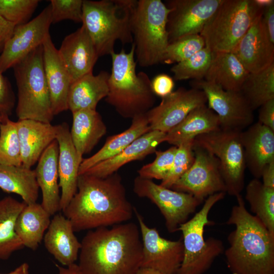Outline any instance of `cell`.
I'll return each instance as SVG.
<instances>
[{"mask_svg": "<svg viewBox=\"0 0 274 274\" xmlns=\"http://www.w3.org/2000/svg\"><path fill=\"white\" fill-rule=\"evenodd\" d=\"M120 175L105 178L83 174L77 191L62 212L74 232L112 226L128 222L134 214Z\"/></svg>", "mask_w": 274, "mask_h": 274, "instance_id": "cell-1", "label": "cell"}, {"mask_svg": "<svg viewBox=\"0 0 274 274\" xmlns=\"http://www.w3.org/2000/svg\"><path fill=\"white\" fill-rule=\"evenodd\" d=\"M81 244V274H135L141 266L142 241L133 222L88 230Z\"/></svg>", "mask_w": 274, "mask_h": 274, "instance_id": "cell-2", "label": "cell"}, {"mask_svg": "<svg viewBox=\"0 0 274 274\" xmlns=\"http://www.w3.org/2000/svg\"><path fill=\"white\" fill-rule=\"evenodd\" d=\"M226 222L233 225L225 251L232 274H274V236L261 221L246 209L239 194Z\"/></svg>", "mask_w": 274, "mask_h": 274, "instance_id": "cell-3", "label": "cell"}, {"mask_svg": "<svg viewBox=\"0 0 274 274\" xmlns=\"http://www.w3.org/2000/svg\"><path fill=\"white\" fill-rule=\"evenodd\" d=\"M112 68L106 102L125 118L146 113L153 108L155 96L151 81L144 72H136L134 45L129 52L122 49L111 55Z\"/></svg>", "mask_w": 274, "mask_h": 274, "instance_id": "cell-4", "label": "cell"}, {"mask_svg": "<svg viewBox=\"0 0 274 274\" xmlns=\"http://www.w3.org/2000/svg\"><path fill=\"white\" fill-rule=\"evenodd\" d=\"M136 0H83L82 23L99 57L115 52L117 41L132 44L131 22Z\"/></svg>", "mask_w": 274, "mask_h": 274, "instance_id": "cell-5", "label": "cell"}, {"mask_svg": "<svg viewBox=\"0 0 274 274\" xmlns=\"http://www.w3.org/2000/svg\"><path fill=\"white\" fill-rule=\"evenodd\" d=\"M169 9L161 0H138L131 22L136 62L142 67L161 63L169 44L166 29Z\"/></svg>", "mask_w": 274, "mask_h": 274, "instance_id": "cell-6", "label": "cell"}, {"mask_svg": "<svg viewBox=\"0 0 274 274\" xmlns=\"http://www.w3.org/2000/svg\"><path fill=\"white\" fill-rule=\"evenodd\" d=\"M13 68L18 91L16 113L18 120L51 123L54 115L44 71L42 45Z\"/></svg>", "mask_w": 274, "mask_h": 274, "instance_id": "cell-7", "label": "cell"}, {"mask_svg": "<svg viewBox=\"0 0 274 274\" xmlns=\"http://www.w3.org/2000/svg\"><path fill=\"white\" fill-rule=\"evenodd\" d=\"M263 10L255 0H223L200 33L206 47L231 52Z\"/></svg>", "mask_w": 274, "mask_h": 274, "instance_id": "cell-8", "label": "cell"}, {"mask_svg": "<svg viewBox=\"0 0 274 274\" xmlns=\"http://www.w3.org/2000/svg\"><path fill=\"white\" fill-rule=\"evenodd\" d=\"M226 193L219 192L208 197L201 209L190 220L181 224L184 247L183 261L177 274H203L215 259L224 251L223 242L211 237L204 238L206 226L214 224L208 219L213 206L223 199Z\"/></svg>", "mask_w": 274, "mask_h": 274, "instance_id": "cell-9", "label": "cell"}, {"mask_svg": "<svg viewBox=\"0 0 274 274\" xmlns=\"http://www.w3.org/2000/svg\"><path fill=\"white\" fill-rule=\"evenodd\" d=\"M241 131L219 128L196 137L194 143L212 153L218 160L226 193L236 197L245 186L246 164Z\"/></svg>", "mask_w": 274, "mask_h": 274, "instance_id": "cell-10", "label": "cell"}, {"mask_svg": "<svg viewBox=\"0 0 274 274\" xmlns=\"http://www.w3.org/2000/svg\"><path fill=\"white\" fill-rule=\"evenodd\" d=\"M133 190L139 197L147 198L156 204L170 233L178 231L179 226L202 203L190 194L172 190L139 176L134 180Z\"/></svg>", "mask_w": 274, "mask_h": 274, "instance_id": "cell-11", "label": "cell"}, {"mask_svg": "<svg viewBox=\"0 0 274 274\" xmlns=\"http://www.w3.org/2000/svg\"><path fill=\"white\" fill-rule=\"evenodd\" d=\"M193 150V164L170 189L190 194L201 202L214 194L226 193L218 159L194 141Z\"/></svg>", "mask_w": 274, "mask_h": 274, "instance_id": "cell-12", "label": "cell"}, {"mask_svg": "<svg viewBox=\"0 0 274 274\" xmlns=\"http://www.w3.org/2000/svg\"><path fill=\"white\" fill-rule=\"evenodd\" d=\"M190 83L204 92L207 106L218 116L221 128L242 131L253 123L254 111L239 91L225 90L204 79Z\"/></svg>", "mask_w": 274, "mask_h": 274, "instance_id": "cell-13", "label": "cell"}, {"mask_svg": "<svg viewBox=\"0 0 274 274\" xmlns=\"http://www.w3.org/2000/svg\"><path fill=\"white\" fill-rule=\"evenodd\" d=\"M133 212L139 223L143 244L142 267L162 274H177L184 256L182 239L170 241L160 236L155 228L149 227L135 208Z\"/></svg>", "mask_w": 274, "mask_h": 274, "instance_id": "cell-14", "label": "cell"}, {"mask_svg": "<svg viewBox=\"0 0 274 274\" xmlns=\"http://www.w3.org/2000/svg\"><path fill=\"white\" fill-rule=\"evenodd\" d=\"M52 24L51 7H46L37 17L15 26L0 53V71L6 72L42 45L50 35Z\"/></svg>", "mask_w": 274, "mask_h": 274, "instance_id": "cell-15", "label": "cell"}, {"mask_svg": "<svg viewBox=\"0 0 274 274\" xmlns=\"http://www.w3.org/2000/svg\"><path fill=\"white\" fill-rule=\"evenodd\" d=\"M223 0H167L169 9L166 29L169 43L182 38L200 35Z\"/></svg>", "mask_w": 274, "mask_h": 274, "instance_id": "cell-16", "label": "cell"}, {"mask_svg": "<svg viewBox=\"0 0 274 274\" xmlns=\"http://www.w3.org/2000/svg\"><path fill=\"white\" fill-rule=\"evenodd\" d=\"M204 92L180 87L146 113L150 130L167 133L180 123L194 109L207 105Z\"/></svg>", "mask_w": 274, "mask_h": 274, "instance_id": "cell-17", "label": "cell"}, {"mask_svg": "<svg viewBox=\"0 0 274 274\" xmlns=\"http://www.w3.org/2000/svg\"><path fill=\"white\" fill-rule=\"evenodd\" d=\"M56 126L59 186L61 191L60 210L63 212L77 192L79 169L83 157L79 155L74 146L67 124Z\"/></svg>", "mask_w": 274, "mask_h": 274, "instance_id": "cell-18", "label": "cell"}, {"mask_svg": "<svg viewBox=\"0 0 274 274\" xmlns=\"http://www.w3.org/2000/svg\"><path fill=\"white\" fill-rule=\"evenodd\" d=\"M58 50L73 83L93 72L99 57L90 36L82 25L64 38Z\"/></svg>", "mask_w": 274, "mask_h": 274, "instance_id": "cell-19", "label": "cell"}, {"mask_svg": "<svg viewBox=\"0 0 274 274\" xmlns=\"http://www.w3.org/2000/svg\"><path fill=\"white\" fill-rule=\"evenodd\" d=\"M261 16L231 51L249 73L259 72L274 63V44L262 26Z\"/></svg>", "mask_w": 274, "mask_h": 274, "instance_id": "cell-20", "label": "cell"}, {"mask_svg": "<svg viewBox=\"0 0 274 274\" xmlns=\"http://www.w3.org/2000/svg\"><path fill=\"white\" fill-rule=\"evenodd\" d=\"M42 47L45 77L55 116L68 110V96L73 81L50 35L46 38Z\"/></svg>", "mask_w": 274, "mask_h": 274, "instance_id": "cell-21", "label": "cell"}, {"mask_svg": "<svg viewBox=\"0 0 274 274\" xmlns=\"http://www.w3.org/2000/svg\"><path fill=\"white\" fill-rule=\"evenodd\" d=\"M247 128L240 133L246 167L259 179L264 167L274 161V131L258 122Z\"/></svg>", "mask_w": 274, "mask_h": 274, "instance_id": "cell-22", "label": "cell"}, {"mask_svg": "<svg viewBox=\"0 0 274 274\" xmlns=\"http://www.w3.org/2000/svg\"><path fill=\"white\" fill-rule=\"evenodd\" d=\"M165 136L166 133L150 130L136 139L116 155L96 164L84 174L99 178L107 177L117 172L126 163L142 160L155 152L157 146L165 142Z\"/></svg>", "mask_w": 274, "mask_h": 274, "instance_id": "cell-23", "label": "cell"}, {"mask_svg": "<svg viewBox=\"0 0 274 274\" xmlns=\"http://www.w3.org/2000/svg\"><path fill=\"white\" fill-rule=\"evenodd\" d=\"M70 221L63 215H54L43 240L48 252L60 264L70 266L78 259L81 247Z\"/></svg>", "mask_w": 274, "mask_h": 274, "instance_id": "cell-24", "label": "cell"}, {"mask_svg": "<svg viewBox=\"0 0 274 274\" xmlns=\"http://www.w3.org/2000/svg\"><path fill=\"white\" fill-rule=\"evenodd\" d=\"M16 124L22 165L31 168L47 147L56 140V126L30 119L18 120Z\"/></svg>", "mask_w": 274, "mask_h": 274, "instance_id": "cell-25", "label": "cell"}, {"mask_svg": "<svg viewBox=\"0 0 274 274\" xmlns=\"http://www.w3.org/2000/svg\"><path fill=\"white\" fill-rule=\"evenodd\" d=\"M58 156V145L55 140L43 152L35 169L36 180L42 192L41 204L51 216L60 211Z\"/></svg>", "mask_w": 274, "mask_h": 274, "instance_id": "cell-26", "label": "cell"}, {"mask_svg": "<svg viewBox=\"0 0 274 274\" xmlns=\"http://www.w3.org/2000/svg\"><path fill=\"white\" fill-rule=\"evenodd\" d=\"M109 76L110 73L102 71L96 75L90 73L74 81L68 96V110L72 113L84 109L96 110L99 101L108 95Z\"/></svg>", "mask_w": 274, "mask_h": 274, "instance_id": "cell-27", "label": "cell"}, {"mask_svg": "<svg viewBox=\"0 0 274 274\" xmlns=\"http://www.w3.org/2000/svg\"><path fill=\"white\" fill-rule=\"evenodd\" d=\"M70 135L81 157L89 153L107 132V127L96 110L84 109L72 113Z\"/></svg>", "mask_w": 274, "mask_h": 274, "instance_id": "cell-28", "label": "cell"}, {"mask_svg": "<svg viewBox=\"0 0 274 274\" xmlns=\"http://www.w3.org/2000/svg\"><path fill=\"white\" fill-rule=\"evenodd\" d=\"M219 128L220 122L218 116L205 105L194 109L180 123L167 132L165 142L178 147Z\"/></svg>", "mask_w": 274, "mask_h": 274, "instance_id": "cell-29", "label": "cell"}, {"mask_svg": "<svg viewBox=\"0 0 274 274\" xmlns=\"http://www.w3.org/2000/svg\"><path fill=\"white\" fill-rule=\"evenodd\" d=\"M150 131L146 113L132 118L130 126L125 131L108 137L104 146L91 156L83 159L79 175L96 164L109 159L122 151L136 139Z\"/></svg>", "mask_w": 274, "mask_h": 274, "instance_id": "cell-30", "label": "cell"}, {"mask_svg": "<svg viewBox=\"0 0 274 274\" xmlns=\"http://www.w3.org/2000/svg\"><path fill=\"white\" fill-rule=\"evenodd\" d=\"M249 73L232 52H213L204 80L226 91H239Z\"/></svg>", "mask_w": 274, "mask_h": 274, "instance_id": "cell-31", "label": "cell"}, {"mask_svg": "<svg viewBox=\"0 0 274 274\" xmlns=\"http://www.w3.org/2000/svg\"><path fill=\"white\" fill-rule=\"evenodd\" d=\"M50 217L41 203L26 204L15 226V232L24 247L33 251L38 248L50 225Z\"/></svg>", "mask_w": 274, "mask_h": 274, "instance_id": "cell-32", "label": "cell"}, {"mask_svg": "<svg viewBox=\"0 0 274 274\" xmlns=\"http://www.w3.org/2000/svg\"><path fill=\"white\" fill-rule=\"evenodd\" d=\"M0 188L20 196L26 204L37 202L39 187L35 169L20 166L0 164Z\"/></svg>", "mask_w": 274, "mask_h": 274, "instance_id": "cell-33", "label": "cell"}, {"mask_svg": "<svg viewBox=\"0 0 274 274\" xmlns=\"http://www.w3.org/2000/svg\"><path fill=\"white\" fill-rule=\"evenodd\" d=\"M25 205L24 202L10 196L0 199V260L8 259L14 252L24 248L15 226Z\"/></svg>", "mask_w": 274, "mask_h": 274, "instance_id": "cell-34", "label": "cell"}, {"mask_svg": "<svg viewBox=\"0 0 274 274\" xmlns=\"http://www.w3.org/2000/svg\"><path fill=\"white\" fill-rule=\"evenodd\" d=\"M239 92L253 111L274 99V63L259 72L249 73Z\"/></svg>", "mask_w": 274, "mask_h": 274, "instance_id": "cell-35", "label": "cell"}, {"mask_svg": "<svg viewBox=\"0 0 274 274\" xmlns=\"http://www.w3.org/2000/svg\"><path fill=\"white\" fill-rule=\"evenodd\" d=\"M245 198L251 211L274 236V189L254 178L246 186Z\"/></svg>", "mask_w": 274, "mask_h": 274, "instance_id": "cell-36", "label": "cell"}, {"mask_svg": "<svg viewBox=\"0 0 274 274\" xmlns=\"http://www.w3.org/2000/svg\"><path fill=\"white\" fill-rule=\"evenodd\" d=\"M0 164L22 165L16 122L3 116L0 124Z\"/></svg>", "mask_w": 274, "mask_h": 274, "instance_id": "cell-37", "label": "cell"}, {"mask_svg": "<svg viewBox=\"0 0 274 274\" xmlns=\"http://www.w3.org/2000/svg\"><path fill=\"white\" fill-rule=\"evenodd\" d=\"M213 52L207 47L186 60L175 64L170 68L176 81L204 79L210 66Z\"/></svg>", "mask_w": 274, "mask_h": 274, "instance_id": "cell-38", "label": "cell"}, {"mask_svg": "<svg viewBox=\"0 0 274 274\" xmlns=\"http://www.w3.org/2000/svg\"><path fill=\"white\" fill-rule=\"evenodd\" d=\"M205 42L200 35L188 36L169 43L161 63L176 64L184 61L204 48Z\"/></svg>", "mask_w": 274, "mask_h": 274, "instance_id": "cell-39", "label": "cell"}, {"mask_svg": "<svg viewBox=\"0 0 274 274\" xmlns=\"http://www.w3.org/2000/svg\"><path fill=\"white\" fill-rule=\"evenodd\" d=\"M194 140L177 147L172 167L160 185L171 188L174 184L189 169L194 161L193 150Z\"/></svg>", "mask_w": 274, "mask_h": 274, "instance_id": "cell-40", "label": "cell"}, {"mask_svg": "<svg viewBox=\"0 0 274 274\" xmlns=\"http://www.w3.org/2000/svg\"><path fill=\"white\" fill-rule=\"evenodd\" d=\"M38 0H0V16L15 26L28 22Z\"/></svg>", "mask_w": 274, "mask_h": 274, "instance_id": "cell-41", "label": "cell"}, {"mask_svg": "<svg viewBox=\"0 0 274 274\" xmlns=\"http://www.w3.org/2000/svg\"><path fill=\"white\" fill-rule=\"evenodd\" d=\"M177 147L173 146L167 150L156 151V157L151 163L142 166L138 171L139 176L148 179L162 180L169 172Z\"/></svg>", "mask_w": 274, "mask_h": 274, "instance_id": "cell-42", "label": "cell"}, {"mask_svg": "<svg viewBox=\"0 0 274 274\" xmlns=\"http://www.w3.org/2000/svg\"><path fill=\"white\" fill-rule=\"evenodd\" d=\"M50 2L52 23L64 20L82 23L83 0H51Z\"/></svg>", "mask_w": 274, "mask_h": 274, "instance_id": "cell-43", "label": "cell"}, {"mask_svg": "<svg viewBox=\"0 0 274 274\" xmlns=\"http://www.w3.org/2000/svg\"><path fill=\"white\" fill-rule=\"evenodd\" d=\"M15 100L10 83L0 71V114L9 117L12 114Z\"/></svg>", "mask_w": 274, "mask_h": 274, "instance_id": "cell-44", "label": "cell"}, {"mask_svg": "<svg viewBox=\"0 0 274 274\" xmlns=\"http://www.w3.org/2000/svg\"><path fill=\"white\" fill-rule=\"evenodd\" d=\"M174 86V79L166 74H158L151 81V88L154 94L161 98L173 92Z\"/></svg>", "mask_w": 274, "mask_h": 274, "instance_id": "cell-45", "label": "cell"}, {"mask_svg": "<svg viewBox=\"0 0 274 274\" xmlns=\"http://www.w3.org/2000/svg\"><path fill=\"white\" fill-rule=\"evenodd\" d=\"M258 122L274 131V99L259 107Z\"/></svg>", "mask_w": 274, "mask_h": 274, "instance_id": "cell-46", "label": "cell"}, {"mask_svg": "<svg viewBox=\"0 0 274 274\" xmlns=\"http://www.w3.org/2000/svg\"><path fill=\"white\" fill-rule=\"evenodd\" d=\"M261 21L269 40L274 44V3L263 9Z\"/></svg>", "mask_w": 274, "mask_h": 274, "instance_id": "cell-47", "label": "cell"}, {"mask_svg": "<svg viewBox=\"0 0 274 274\" xmlns=\"http://www.w3.org/2000/svg\"><path fill=\"white\" fill-rule=\"evenodd\" d=\"M15 25L4 19L0 16V52L12 35Z\"/></svg>", "mask_w": 274, "mask_h": 274, "instance_id": "cell-48", "label": "cell"}, {"mask_svg": "<svg viewBox=\"0 0 274 274\" xmlns=\"http://www.w3.org/2000/svg\"><path fill=\"white\" fill-rule=\"evenodd\" d=\"M261 178L266 187L274 189V161L267 164L263 168Z\"/></svg>", "mask_w": 274, "mask_h": 274, "instance_id": "cell-49", "label": "cell"}, {"mask_svg": "<svg viewBox=\"0 0 274 274\" xmlns=\"http://www.w3.org/2000/svg\"><path fill=\"white\" fill-rule=\"evenodd\" d=\"M58 272L57 274H81L78 265L74 263L66 267L56 265Z\"/></svg>", "mask_w": 274, "mask_h": 274, "instance_id": "cell-50", "label": "cell"}, {"mask_svg": "<svg viewBox=\"0 0 274 274\" xmlns=\"http://www.w3.org/2000/svg\"><path fill=\"white\" fill-rule=\"evenodd\" d=\"M29 266L27 263H23L17 267L14 270L7 273L0 274H30Z\"/></svg>", "mask_w": 274, "mask_h": 274, "instance_id": "cell-51", "label": "cell"}, {"mask_svg": "<svg viewBox=\"0 0 274 274\" xmlns=\"http://www.w3.org/2000/svg\"><path fill=\"white\" fill-rule=\"evenodd\" d=\"M135 274H162V273L152 268L141 267Z\"/></svg>", "mask_w": 274, "mask_h": 274, "instance_id": "cell-52", "label": "cell"}, {"mask_svg": "<svg viewBox=\"0 0 274 274\" xmlns=\"http://www.w3.org/2000/svg\"><path fill=\"white\" fill-rule=\"evenodd\" d=\"M3 116H3V115H2V114H0V124H1V122H2Z\"/></svg>", "mask_w": 274, "mask_h": 274, "instance_id": "cell-53", "label": "cell"}]
</instances>
